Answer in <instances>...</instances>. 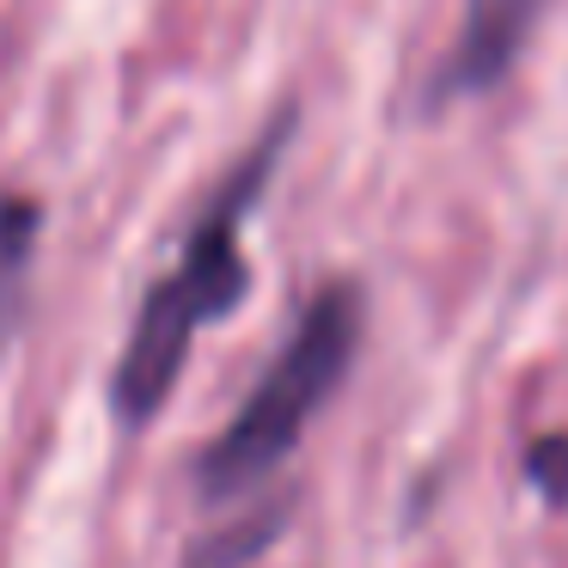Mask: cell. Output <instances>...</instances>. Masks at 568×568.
<instances>
[{"instance_id":"1","label":"cell","mask_w":568,"mask_h":568,"mask_svg":"<svg viewBox=\"0 0 568 568\" xmlns=\"http://www.w3.org/2000/svg\"><path fill=\"white\" fill-rule=\"evenodd\" d=\"M287 141H294V111H282L251 153L233 165L214 202L196 214V226L184 233V257H178L172 275L148 287L135 312V331H129L123 355H116L111 373V409L123 428H148L165 409L178 373L190 361V343H196L209 324H221L226 312H239V300L251 294V257H245V221L257 209V196L270 190L275 165H282Z\"/></svg>"},{"instance_id":"2","label":"cell","mask_w":568,"mask_h":568,"mask_svg":"<svg viewBox=\"0 0 568 568\" xmlns=\"http://www.w3.org/2000/svg\"><path fill=\"white\" fill-rule=\"evenodd\" d=\"M361 324H367V300L355 282H324L306 300L294 336L282 343V355L270 361L257 385H251L245 409L202 446L196 458V489L202 501L233 507L245 489L270 483L287 465V453L300 446V434L312 428L324 404L336 397V385L348 379L361 348Z\"/></svg>"},{"instance_id":"3","label":"cell","mask_w":568,"mask_h":568,"mask_svg":"<svg viewBox=\"0 0 568 568\" xmlns=\"http://www.w3.org/2000/svg\"><path fill=\"white\" fill-rule=\"evenodd\" d=\"M531 19H538V0H465L458 38L440 68V99H477L501 87L531 38Z\"/></svg>"},{"instance_id":"4","label":"cell","mask_w":568,"mask_h":568,"mask_svg":"<svg viewBox=\"0 0 568 568\" xmlns=\"http://www.w3.org/2000/svg\"><path fill=\"white\" fill-rule=\"evenodd\" d=\"M43 209L31 196H0V348L13 343L19 318H26V275L38 257Z\"/></svg>"},{"instance_id":"5","label":"cell","mask_w":568,"mask_h":568,"mask_svg":"<svg viewBox=\"0 0 568 568\" xmlns=\"http://www.w3.org/2000/svg\"><path fill=\"white\" fill-rule=\"evenodd\" d=\"M526 477L538 483V495L550 507H568V440L562 434H544L538 446L526 453Z\"/></svg>"}]
</instances>
